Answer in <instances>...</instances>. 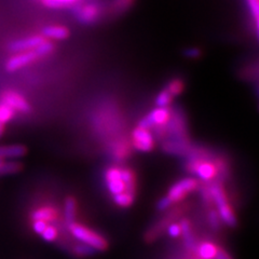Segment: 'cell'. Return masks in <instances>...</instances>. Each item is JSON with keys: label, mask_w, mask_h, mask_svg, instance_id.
Masks as SVG:
<instances>
[{"label": "cell", "mask_w": 259, "mask_h": 259, "mask_svg": "<svg viewBox=\"0 0 259 259\" xmlns=\"http://www.w3.org/2000/svg\"><path fill=\"white\" fill-rule=\"evenodd\" d=\"M69 231L71 233V236L76 240L83 243V244L91 246L95 250H105L108 246L107 240L103 236L81 224H70Z\"/></svg>", "instance_id": "obj_1"}, {"label": "cell", "mask_w": 259, "mask_h": 259, "mask_svg": "<svg viewBox=\"0 0 259 259\" xmlns=\"http://www.w3.org/2000/svg\"><path fill=\"white\" fill-rule=\"evenodd\" d=\"M210 197L213 198L215 204L217 205V213L220 216L221 221H223L226 225L229 227H234L237 225V217L234 215V212L230 204L228 203V200L226 198V194L222 185L215 184L210 187Z\"/></svg>", "instance_id": "obj_2"}, {"label": "cell", "mask_w": 259, "mask_h": 259, "mask_svg": "<svg viewBox=\"0 0 259 259\" xmlns=\"http://www.w3.org/2000/svg\"><path fill=\"white\" fill-rule=\"evenodd\" d=\"M198 188V181L193 177H185L183 180L176 182L167 192V198L172 203L180 202L185 199L188 194Z\"/></svg>", "instance_id": "obj_3"}, {"label": "cell", "mask_w": 259, "mask_h": 259, "mask_svg": "<svg viewBox=\"0 0 259 259\" xmlns=\"http://www.w3.org/2000/svg\"><path fill=\"white\" fill-rule=\"evenodd\" d=\"M169 118H171V110L168 109V107H156L140 121L139 126L145 128L162 126L168 122Z\"/></svg>", "instance_id": "obj_4"}, {"label": "cell", "mask_w": 259, "mask_h": 259, "mask_svg": "<svg viewBox=\"0 0 259 259\" xmlns=\"http://www.w3.org/2000/svg\"><path fill=\"white\" fill-rule=\"evenodd\" d=\"M134 148L142 152H149L155 148V139L149 128L137 126L132 133Z\"/></svg>", "instance_id": "obj_5"}, {"label": "cell", "mask_w": 259, "mask_h": 259, "mask_svg": "<svg viewBox=\"0 0 259 259\" xmlns=\"http://www.w3.org/2000/svg\"><path fill=\"white\" fill-rule=\"evenodd\" d=\"M105 181H106L107 189L112 196H116V194L122 192H127L126 186L122 180V176H121V168L116 166L109 167L106 173H105Z\"/></svg>", "instance_id": "obj_6"}, {"label": "cell", "mask_w": 259, "mask_h": 259, "mask_svg": "<svg viewBox=\"0 0 259 259\" xmlns=\"http://www.w3.org/2000/svg\"><path fill=\"white\" fill-rule=\"evenodd\" d=\"M190 171L196 174L198 178L203 182H210L217 176L218 168L210 161H197L189 167Z\"/></svg>", "instance_id": "obj_7"}, {"label": "cell", "mask_w": 259, "mask_h": 259, "mask_svg": "<svg viewBox=\"0 0 259 259\" xmlns=\"http://www.w3.org/2000/svg\"><path fill=\"white\" fill-rule=\"evenodd\" d=\"M37 55L34 51H25L16 53L7 61L6 63V70L8 72H15L21 68L27 66L37 60Z\"/></svg>", "instance_id": "obj_8"}, {"label": "cell", "mask_w": 259, "mask_h": 259, "mask_svg": "<svg viewBox=\"0 0 259 259\" xmlns=\"http://www.w3.org/2000/svg\"><path fill=\"white\" fill-rule=\"evenodd\" d=\"M0 101L5 102L15 111H19L21 113H28L31 110L30 105L26 101L25 97L18 92L6 91L5 93H3L2 97H0Z\"/></svg>", "instance_id": "obj_9"}, {"label": "cell", "mask_w": 259, "mask_h": 259, "mask_svg": "<svg viewBox=\"0 0 259 259\" xmlns=\"http://www.w3.org/2000/svg\"><path fill=\"white\" fill-rule=\"evenodd\" d=\"M45 40H46V38H44L41 35L18 39V40H14V41H12L9 45V50L11 52H15V53L31 51V50H34L37 46L44 42Z\"/></svg>", "instance_id": "obj_10"}, {"label": "cell", "mask_w": 259, "mask_h": 259, "mask_svg": "<svg viewBox=\"0 0 259 259\" xmlns=\"http://www.w3.org/2000/svg\"><path fill=\"white\" fill-rule=\"evenodd\" d=\"M27 148L22 144L0 145V160H19L25 157Z\"/></svg>", "instance_id": "obj_11"}, {"label": "cell", "mask_w": 259, "mask_h": 259, "mask_svg": "<svg viewBox=\"0 0 259 259\" xmlns=\"http://www.w3.org/2000/svg\"><path fill=\"white\" fill-rule=\"evenodd\" d=\"M41 36L46 39L65 40L69 37V30L63 25H49L41 30Z\"/></svg>", "instance_id": "obj_12"}, {"label": "cell", "mask_w": 259, "mask_h": 259, "mask_svg": "<svg viewBox=\"0 0 259 259\" xmlns=\"http://www.w3.org/2000/svg\"><path fill=\"white\" fill-rule=\"evenodd\" d=\"M31 220L32 221H44L46 223H51L58 218V212L56 209L50 206H44L35 209L31 213Z\"/></svg>", "instance_id": "obj_13"}, {"label": "cell", "mask_w": 259, "mask_h": 259, "mask_svg": "<svg viewBox=\"0 0 259 259\" xmlns=\"http://www.w3.org/2000/svg\"><path fill=\"white\" fill-rule=\"evenodd\" d=\"M24 165L18 160H4L0 165V176H9L20 173Z\"/></svg>", "instance_id": "obj_14"}, {"label": "cell", "mask_w": 259, "mask_h": 259, "mask_svg": "<svg viewBox=\"0 0 259 259\" xmlns=\"http://www.w3.org/2000/svg\"><path fill=\"white\" fill-rule=\"evenodd\" d=\"M77 213V203L74 197H68L64 204V215L65 220L68 225L75 223Z\"/></svg>", "instance_id": "obj_15"}, {"label": "cell", "mask_w": 259, "mask_h": 259, "mask_svg": "<svg viewBox=\"0 0 259 259\" xmlns=\"http://www.w3.org/2000/svg\"><path fill=\"white\" fill-rule=\"evenodd\" d=\"M218 247L212 242H203L198 246V255L201 259H214Z\"/></svg>", "instance_id": "obj_16"}, {"label": "cell", "mask_w": 259, "mask_h": 259, "mask_svg": "<svg viewBox=\"0 0 259 259\" xmlns=\"http://www.w3.org/2000/svg\"><path fill=\"white\" fill-rule=\"evenodd\" d=\"M97 13H99V10L95 5H88L80 10L78 18L83 23H92L96 19Z\"/></svg>", "instance_id": "obj_17"}, {"label": "cell", "mask_w": 259, "mask_h": 259, "mask_svg": "<svg viewBox=\"0 0 259 259\" xmlns=\"http://www.w3.org/2000/svg\"><path fill=\"white\" fill-rule=\"evenodd\" d=\"M15 112L16 111L13 108H11L9 105L3 101H0V122L3 124L6 125L7 123H9L14 118Z\"/></svg>", "instance_id": "obj_18"}, {"label": "cell", "mask_w": 259, "mask_h": 259, "mask_svg": "<svg viewBox=\"0 0 259 259\" xmlns=\"http://www.w3.org/2000/svg\"><path fill=\"white\" fill-rule=\"evenodd\" d=\"M173 99H174V96H173L171 93H169V92L166 90V89L164 88L163 90H161V91L158 93V95H157V97H156V100H155L156 106H157V107H163V108L168 107L169 105L172 104Z\"/></svg>", "instance_id": "obj_19"}, {"label": "cell", "mask_w": 259, "mask_h": 259, "mask_svg": "<svg viewBox=\"0 0 259 259\" xmlns=\"http://www.w3.org/2000/svg\"><path fill=\"white\" fill-rule=\"evenodd\" d=\"M134 198V194H131L128 192H122L113 196V202L120 207H128L133 204Z\"/></svg>", "instance_id": "obj_20"}, {"label": "cell", "mask_w": 259, "mask_h": 259, "mask_svg": "<svg viewBox=\"0 0 259 259\" xmlns=\"http://www.w3.org/2000/svg\"><path fill=\"white\" fill-rule=\"evenodd\" d=\"M54 50V46L51 41H49L48 39H46L44 42L40 44L39 46H37L34 50L35 54L37 55V58L40 59V58H45V56L51 54Z\"/></svg>", "instance_id": "obj_21"}, {"label": "cell", "mask_w": 259, "mask_h": 259, "mask_svg": "<svg viewBox=\"0 0 259 259\" xmlns=\"http://www.w3.org/2000/svg\"><path fill=\"white\" fill-rule=\"evenodd\" d=\"M181 225L182 228V234L184 236L185 239V243L189 248H192L194 246V240L191 234V228H190V223L188 222V220H183Z\"/></svg>", "instance_id": "obj_22"}, {"label": "cell", "mask_w": 259, "mask_h": 259, "mask_svg": "<svg viewBox=\"0 0 259 259\" xmlns=\"http://www.w3.org/2000/svg\"><path fill=\"white\" fill-rule=\"evenodd\" d=\"M165 89L175 97L183 92L184 83L181 79H173L166 84Z\"/></svg>", "instance_id": "obj_23"}, {"label": "cell", "mask_w": 259, "mask_h": 259, "mask_svg": "<svg viewBox=\"0 0 259 259\" xmlns=\"http://www.w3.org/2000/svg\"><path fill=\"white\" fill-rule=\"evenodd\" d=\"M77 2L78 0H42L44 5L51 9H61L63 7L74 5Z\"/></svg>", "instance_id": "obj_24"}, {"label": "cell", "mask_w": 259, "mask_h": 259, "mask_svg": "<svg viewBox=\"0 0 259 259\" xmlns=\"http://www.w3.org/2000/svg\"><path fill=\"white\" fill-rule=\"evenodd\" d=\"M40 236H41V238L47 242H54L56 239H58L59 231L54 226L48 225L46 227V229L44 230V232L40 234Z\"/></svg>", "instance_id": "obj_25"}, {"label": "cell", "mask_w": 259, "mask_h": 259, "mask_svg": "<svg viewBox=\"0 0 259 259\" xmlns=\"http://www.w3.org/2000/svg\"><path fill=\"white\" fill-rule=\"evenodd\" d=\"M74 253L77 256L80 257H85V256H90L92 254L95 253V249L92 248L91 246H89L87 244H83V243H81V244H78L74 247Z\"/></svg>", "instance_id": "obj_26"}, {"label": "cell", "mask_w": 259, "mask_h": 259, "mask_svg": "<svg viewBox=\"0 0 259 259\" xmlns=\"http://www.w3.org/2000/svg\"><path fill=\"white\" fill-rule=\"evenodd\" d=\"M248 9L250 14L253 15V18L256 23V28L258 30V22H259V0H246Z\"/></svg>", "instance_id": "obj_27"}, {"label": "cell", "mask_w": 259, "mask_h": 259, "mask_svg": "<svg viewBox=\"0 0 259 259\" xmlns=\"http://www.w3.org/2000/svg\"><path fill=\"white\" fill-rule=\"evenodd\" d=\"M167 234L171 238H178L182 236V228L181 225L177 223H171L167 225Z\"/></svg>", "instance_id": "obj_28"}, {"label": "cell", "mask_w": 259, "mask_h": 259, "mask_svg": "<svg viewBox=\"0 0 259 259\" xmlns=\"http://www.w3.org/2000/svg\"><path fill=\"white\" fill-rule=\"evenodd\" d=\"M208 223H209L210 227H212L213 229H218V228H220L221 218H220V216H218V213L216 212V210H214V209L209 210V213H208Z\"/></svg>", "instance_id": "obj_29"}, {"label": "cell", "mask_w": 259, "mask_h": 259, "mask_svg": "<svg viewBox=\"0 0 259 259\" xmlns=\"http://www.w3.org/2000/svg\"><path fill=\"white\" fill-rule=\"evenodd\" d=\"M48 226V223L44 222V221H32V224H31V228L32 230H34L35 233L37 234H41L44 232V230L46 229V227Z\"/></svg>", "instance_id": "obj_30"}, {"label": "cell", "mask_w": 259, "mask_h": 259, "mask_svg": "<svg viewBox=\"0 0 259 259\" xmlns=\"http://www.w3.org/2000/svg\"><path fill=\"white\" fill-rule=\"evenodd\" d=\"M184 54H185V56H187L188 59H198L201 55V50L199 48L191 47V48L186 49V50L184 51Z\"/></svg>", "instance_id": "obj_31"}, {"label": "cell", "mask_w": 259, "mask_h": 259, "mask_svg": "<svg viewBox=\"0 0 259 259\" xmlns=\"http://www.w3.org/2000/svg\"><path fill=\"white\" fill-rule=\"evenodd\" d=\"M173 203L172 201L169 200L167 197H163L161 198L159 201H158V204H157V207L159 210H161V212H163V210L167 209L169 206H172Z\"/></svg>", "instance_id": "obj_32"}, {"label": "cell", "mask_w": 259, "mask_h": 259, "mask_svg": "<svg viewBox=\"0 0 259 259\" xmlns=\"http://www.w3.org/2000/svg\"><path fill=\"white\" fill-rule=\"evenodd\" d=\"M214 259H232L231 256L226 252L225 249H222V248H218L217 250V254L215 256Z\"/></svg>", "instance_id": "obj_33"}, {"label": "cell", "mask_w": 259, "mask_h": 259, "mask_svg": "<svg viewBox=\"0 0 259 259\" xmlns=\"http://www.w3.org/2000/svg\"><path fill=\"white\" fill-rule=\"evenodd\" d=\"M5 131H6V125L0 122V139H2V137L4 136Z\"/></svg>", "instance_id": "obj_34"}, {"label": "cell", "mask_w": 259, "mask_h": 259, "mask_svg": "<svg viewBox=\"0 0 259 259\" xmlns=\"http://www.w3.org/2000/svg\"><path fill=\"white\" fill-rule=\"evenodd\" d=\"M3 161H4V160H0V165H2V163H3Z\"/></svg>", "instance_id": "obj_35"}]
</instances>
